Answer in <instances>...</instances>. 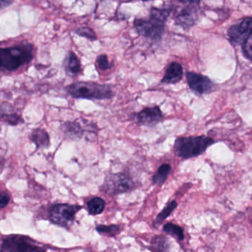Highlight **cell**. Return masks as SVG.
<instances>
[{"instance_id":"cell-5","label":"cell","mask_w":252,"mask_h":252,"mask_svg":"<svg viewBox=\"0 0 252 252\" xmlns=\"http://www.w3.org/2000/svg\"><path fill=\"white\" fill-rule=\"evenodd\" d=\"M135 185L134 181L127 173H113L105 179L103 189L109 195H118L134 189Z\"/></svg>"},{"instance_id":"cell-22","label":"cell","mask_w":252,"mask_h":252,"mask_svg":"<svg viewBox=\"0 0 252 252\" xmlns=\"http://www.w3.org/2000/svg\"><path fill=\"white\" fill-rule=\"evenodd\" d=\"M64 128H65L64 131L66 135L72 139L74 138L79 139L82 136V129L78 124H75V123H67L64 126Z\"/></svg>"},{"instance_id":"cell-30","label":"cell","mask_w":252,"mask_h":252,"mask_svg":"<svg viewBox=\"0 0 252 252\" xmlns=\"http://www.w3.org/2000/svg\"><path fill=\"white\" fill-rule=\"evenodd\" d=\"M144 1H149V0H144Z\"/></svg>"},{"instance_id":"cell-19","label":"cell","mask_w":252,"mask_h":252,"mask_svg":"<svg viewBox=\"0 0 252 252\" xmlns=\"http://www.w3.org/2000/svg\"><path fill=\"white\" fill-rule=\"evenodd\" d=\"M87 207L90 214L96 216L100 214L105 210V201L102 198L96 197L87 203Z\"/></svg>"},{"instance_id":"cell-9","label":"cell","mask_w":252,"mask_h":252,"mask_svg":"<svg viewBox=\"0 0 252 252\" xmlns=\"http://www.w3.org/2000/svg\"><path fill=\"white\" fill-rule=\"evenodd\" d=\"M250 35H252L251 17L246 18L241 23L233 25L228 31L229 41L234 45H242Z\"/></svg>"},{"instance_id":"cell-10","label":"cell","mask_w":252,"mask_h":252,"mask_svg":"<svg viewBox=\"0 0 252 252\" xmlns=\"http://www.w3.org/2000/svg\"><path fill=\"white\" fill-rule=\"evenodd\" d=\"M137 120L141 125L152 127L162 121V112L158 106L146 108L138 113Z\"/></svg>"},{"instance_id":"cell-17","label":"cell","mask_w":252,"mask_h":252,"mask_svg":"<svg viewBox=\"0 0 252 252\" xmlns=\"http://www.w3.org/2000/svg\"><path fill=\"white\" fill-rule=\"evenodd\" d=\"M170 171H171L170 164H164L160 166L156 174L153 176L154 184L157 185H163L167 180Z\"/></svg>"},{"instance_id":"cell-1","label":"cell","mask_w":252,"mask_h":252,"mask_svg":"<svg viewBox=\"0 0 252 252\" xmlns=\"http://www.w3.org/2000/svg\"><path fill=\"white\" fill-rule=\"evenodd\" d=\"M34 57L31 44H24L8 48H0V69L13 71L29 63Z\"/></svg>"},{"instance_id":"cell-8","label":"cell","mask_w":252,"mask_h":252,"mask_svg":"<svg viewBox=\"0 0 252 252\" xmlns=\"http://www.w3.org/2000/svg\"><path fill=\"white\" fill-rule=\"evenodd\" d=\"M186 80L189 88L198 95L209 94L214 90L215 84L208 78L195 72H186Z\"/></svg>"},{"instance_id":"cell-23","label":"cell","mask_w":252,"mask_h":252,"mask_svg":"<svg viewBox=\"0 0 252 252\" xmlns=\"http://www.w3.org/2000/svg\"><path fill=\"white\" fill-rule=\"evenodd\" d=\"M96 230L102 235H106L108 236H115L119 233L121 229L116 225H110V226H103L100 225L96 227Z\"/></svg>"},{"instance_id":"cell-11","label":"cell","mask_w":252,"mask_h":252,"mask_svg":"<svg viewBox=\"0 0 252 252\" xmlns=\"http://www.w3.org/2000/svg\"><path fill=\"white\" fill-rule=\"evenodd\" d=\"M183 67L180 63L173 62L169 65L165 75L161 82L165 84H175L181 81L183 78Z\"/></svg>"},{"instance_id":"cell-21","label":"cell","mask_w":252,"mask_h":252,"mask_svg":"<svg viewBox=\"0 0 252 252\" xmlns=\"http://www.w3.org/2000/svg\"><path fill=\"white\" fill-rule=\"evenodd\" d=\"M164 231L166 233L176 238L177 241H182L184 239L183 229L177 225L171 223H167L164 226Z\"/></svg>"},{"instance_id":"cell-6","label":"cell","mask_w":252,"mask_h":252,"mask_svg":"<svg viewBox=\"0 0 252 252\" xmlns=\"http://www.w3.org/2000/svg\"><path fill=\"white\" fill-rule=\"evenodd\" d=\"M81 207L71 204H56L52 207L50 211V220L52 223L62 227L68 228L72 224L75 219V216Z\"/></svg>"},{"instance_id":"cell-20","label":"cell","mask_w":252,"mask_h":252,"mask_svg":"<svg viewBox=\"0 0 252 252\" xmlns=\"http://www.w3.org/2000/svg\"><path fill=\"white\" fill-rule=\"evenodd\" d=\"M178 204L176 201H172V202L169 203L164 210L159 213L158 216H157L156 219L154 221L153 225L157 227L162 223L165 219L173 213V210L177 207Z\"/></svg>"},{"instance_id":"cell-7","label":"cell","mask_w":252,"mask_h":252,"mask_svg":"<svg viewBox=\"0 0 252 252\" xmlns=\"http://www.w3.org/2000/svg\"><path fill=\"white\" fill-rule=\"evenodd\" d=\"M135 28L140 35L152 40H158L164 32V25L155 21L149 19H136Z\"/></svg>"},{"instance_id":"cell-25","label":"cell","mask_w":252,"mask_h":252,"mask_svg":"<svg viewBox=\"0 0 252 252\" xmlns=\"http://www.w3.org/2000/svg\"><path fill=\"white\" fill-rule=\"evenodd\" d=\"M75 32V33L78 34V35H81V36L85 37V38L92 40V41H94V40L96 39V34L93 32V30L90 29V28H78V29H77Z\"/></svg>"},{"instance_id":"cell-28","label":"cell","mask_w":252,"mask_h":252,"mask_svg":"<svg viewBox=\"0 0 252 252\" xmlns=\"http://www.w3.org/2000/svg\"><path fill=\"white\" fill-rule=\"evenodd\" d=\"M13 0H0V9L8 7L13 3Z\"/></svg>"},{"instance_id":"cell-18","label":"cell","mask_w":252,"mask_h":252,"mask_svg":"<svg viewBox=\"0 0 252 252\" xmlns=\"http://www.w3.org/2000/svg\"><path fill=\"white\" fill-rule=\"evenodd\" d=\"M170 12H171V9L170 8H152L149 18L158 23L164 25L167 18L170 16Z\"/></svg>"},{"instance_id":"cell-3","label":"cell","mask_w":252,"mask_h":252,"mask_svg":"<svg viewBox=\"0 0 252 252\" xmlns=\"http://www.w3.org/2000/svg\"><path fill=\"white\" fill-rule=\"evenodd\" d=\"M72 97L90 100H105L113 96L109 85H102L92 82H76L68 88Z\"/></svg>"},{"instance_id":"cell-26","label":"cell","mask_w":252,"mask_h":252,"mask_svg":"<svg viewBox=\"0 0 252 252\" xmlns=\"http://www.w3.org/2000/svg\"><path fill=\"white\" fill-rule=\"evenodd\" d=\"M96 62H97V65L99 69H102V70H107V69H110L111 66H112V65L108 61V56L106 55L99 56L97 58Z\"/></svg>"},{"instance_id":"cell-15","label":"cell","mask_w":252,"mask_h":252,"mask_svg":"<svg viewBox=\"0 0 252 252\" xmlns=\"http://www.w3.org/2000/svg\"><path fill=\"white\" fill-rule=\"evenodd\" d=\"M31 139L36 145L37 148H44L50 143L48 133L42 129H36L31 135Z\"/></svg>"},{"instance_id":"cell-13","label":"cell","mask_w":252,"mask_h":252,"mask_svg":"<svg viewBox=\"0 0 252 252\" xmlns=\"http://www.w3.org/2000/svg\"><path fill=\"white\" fill-rule=\"evenodd\" d=\"M0 119L3 120L10 125H17L20 121H22L19 115L13 113L8 103L0 104Z\"/></svg>"},{"instance_id":"cell-24","label":"cell","mask_w":252,"mask_h":252,"mask_svg":"<svg viewBox=\"0 0 252 252\" xmlns=\"http://www.w3.org/2000/svg\"><path fill=\"white\" fill-rule=\"evenodd\" d=\"M243 53L249 60H252V35H250L242 44Z\"/></svg>"},{"instance_id":"cell-4","label":"cell","mask_w":252,"mask_h":252,"mask_svg":"<svg viewBox=\"0 0 252 252\" xmlns=\"http://www.w3.org/2000/svg\"><path fill=\"white\" fill-rule=\"evenodd\" d=\"M47 250V247L29 237L19 235L6 237L1 247V252H45Z\"/></svg>"},{"instance_id":"cell-29","label":"cell","mask_w":252,"mask_h":252,"mask_svg":"<svg viewBox=\"0 0 252 252\" xmlns=\"http://www.w3.org/2000/svg\"><path fill=\"white\" fill-rule=\"evenodd\" d=\"M179 1H181V2L187 4V3L193 2L194 0H179Z\"/></svg>"},{"instance_id":"cell-2","label":"cell","mask_w":252,"mask_h":252,"mask_svg":"<svg viewBox=\"0 0 252 252\" xmlns=\"http://www.w3.org/2000/svg\"><path fill=\"white\" fill-rule=\"evenodd\" d=\"M214 142L212 138L205 136L178 138L175 142V151L178 157L186 159L201 155Z\"/></svg>"},{"instance_id":"cell-14","label":"cell","mask_w":252,"mask_h":252,"mask_svg":"<svg viewBox=\"0 0 252 252\" xmlns=\"http://www.w3.org/2000/svg\"><path fill=\"white\" fill-rule=\"evenodd\" d=\"M65 68L67 73L70 75H75L81 71V63L75 53L71 52L65 60Z\"/></svg>"},{"instance_id":"cell-16","label":"cell","mask_w":252,"mask_h":252,"mask_svg":"<svg viewBox=\"0 0 252 252\" xmlns=\"http://www.w3.org/2000/svg\"><path fill=\"white\" fill-rule=\"evenodd\" d=\"M170 249L168 241L164 236H156L152 240L150 250L153 252H168Z\"/></svg>"},{"instance_id":"cell-27","label":"cell","mask_w":252,"mask_h":252,"mask_svg":"<svg viewBox=\"0 0 252 252\" xmlns=\"http://www.w3.org/2000/svg\"><path fill=\"white\" fill-rule=\"evenodd\" d=\"M10 201V195L5 191L0 190V208H4Z\"/></svg>"},{"instance_id":"cell-12","label":"cell","mask_w":252,"mask_h":252,"mask_svg":"<svg viewBox=\"0 0 252 252\" xmlns=\"http://www.w3.org/2000/svg\"><path fill=\"white\" fill-rule=\"evenodd\" d=\"M196 12L193 9L184 8L179 13L176 17V22L178 25H180L183 28H191L196 22Z\"/></svg>"}]
</instances>
